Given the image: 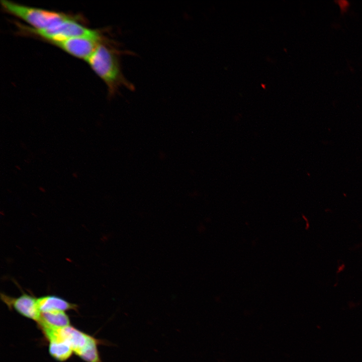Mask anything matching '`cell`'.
<instances>
[{
    "mask_svg": "<svg viewBox=\"0 0 362 362\" xmlns=\"http://www.w3.org/2000/svg\"><path fill=\"white\" fill-rule=\"evenodd\" d=\"M114 45L116 43L109 39L101 43L86 60L106 83L109 97L115 95L121 87L131 90L135 88L124 75L121 66V55L129 53L120 50Z\"/></svg>",
    "mask_w": 362,
    "mask_h": 362,
    "instance_id": "obj_1",
    "label": "cell"
},
{
    "mask_svg": "<svg viewBox=\"0 0 362 362\" xmlns=\"http://www.w3.org/2000/svg\"><path fill=\"white\" fill-rule=\"evenodd\" d=\"M80 17L70 19L43 30H37L18 23L20 32L39 37L49 43L76 37L101 38L104 37L97 30L87 28L79 23Z\"/></svg>",
    "mask_w": 362,
    "mask_h": 362,
    "instance_id": "obj_2",
    "label": "cell"
},
{
    "mask_svg": "<svg viewBox=\"0 0 362 362\" xmlns=\"http://www.w3.org/2000/svg\"><path fill=\"white\" fill-rule=\"evenodd\" d=\"M1 3L5 12L25 21L31 27L37 30L46 29L65 20L80 17L22 5L7 0H2Z\"/></svg>",
    "mask_w": 362,
    "mask_h": 362,
    "instance_id": "obj_3",
    "label": "cell"
},
{
    "mask_svg": "<svg viewBox=\"0 0 362 362\" xmlns=\"http://www.w3.org/2000/svg\"><path fill=\"white\" fill-rule=\"evenodd\" d=\"M107 40L105 36L101 38L76 37L50 43L74 57L86 61L98 45Z\"/></svg>",
    "mask_w": 362,
    "mask_h": 362,
    "instance_id": "obj_4",
    "label": "cell"
},
{
    "mask_svg": "<svg viewBox=\"0 0 362 362\" xmlns=\"http://www.w3.org/2000/svg\"><path fill=\"white\" fill-rule=\"evenodd\" d=\"M1 300L10 310H14L22 316L33 320L37 323L41 317L37 298L32 295L23 293L18 297L9 296L5 293L0 294Z\"/></svg>",
    "mask_w": 362,
    "mask_h": 362,
    "instance_id": "obj_5",
    "label": "cell"
},
{
    "mask_svg": "<svg viewBox=\"0 0 362 362\" xmlns=\"http://www.w3.org/2000/svg\"><path fill=\"white\" fill-rule=\"evenodd\" d=\"M58 335L72 348L75 354L88 343L92 336L69 325L58 329Z\"/></svg>",
    "mask_w": 362,
    "mask_h": 362,
    "instance_id": "obj_6",
    "label": "cell"
},
{
    "mask_svg": "<svg viewBox=\"0 0 362 362\" xmlns=\"http://www.w3.org/2000/svg\"><path fill=\"white\" fill-rule=\"evenodd\" d=\"M39 310L42 312L77 311L78 306L56 295H45L37 298Z\"/></svg>",
    "mask_w": 362,
    "mask_h": 362,
    "instance_id": "obj_7",
    "label": "cell"
},
{
    "mask_svg": "<svg viewBox=\"0 0 362 362\" xmlns=\"http://www.w3.org/2000/svg\"><path fill=\"white\" fill-rule=\"evenodd\" d=\"M37 324L40 328L60 329L70 325V321L65 312L51 311L41 313L40 319Z\"/></svg>",
    "mask_w": 362,
    "mask_h": 362,
    "instance_id": "obj_8",
    "label": "cell"
},
{
    "mask_svg": "<svg viewBox=\"0 0 362 362\" xmlns=\"http://www.w3.org/2000/svg\"><path fill=\"white\" fill-rule=\"evenodd\" d=\"M49 342L48 351L52 358L58 361L68 359L73 351L70 346L56 334L47 339Z\"/></svg>",
    "mask_w": 362,
    "mask_h": 362,
    "instance_id": "obj_9",
    "label": "cell"
},
{
    "mask_svg": "<svg viewBox=\"0 0 362 362\" xmlns=\"http://www.w3.org/2000/svg\"><path fill=\"white\" fill-rule=\"evenodd\" d=\"M100 341L92 336L86 346L76 354L85 362H102L98 351Z\"/></svg>",
    "mask_w": 362,
    "mask_h": 362,
    "instance_id": "obj_10",
    "label": "cell"
},
{
    "mask_svg": "<svg viewBox=\"0 0 362 362\" xmlns=\"http://www.w3.org/2000/svg\"><path fill=\"white\" fill-rule=\"evenodd\" d=\"M337 3L339 5L342 11H344L348 6V3L346 1H337Z\"/></svg>",
    "mask_w": 362,
    "mask_h": 362,
    "instance_id": "obj_11",
    "label": "cell"
}]
</instances>
